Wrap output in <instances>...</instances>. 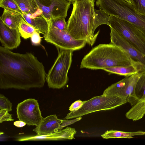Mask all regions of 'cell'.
Here are the masks:
<instances>
[{
  "instance_id": "obj_23",
  "label": "cell",
  "mask_w": 145,
  "mask_h": 145,
  "mask_svg": "<svg viewBox=\"0 0 145 145\" xmlns=\"http://www.w3.org/2000/svg\"><path fill=\"white\" fill-rule=\"evenodd\" d=\"M18 29L21 36L24 39L31 38L35 31L39 32L37 30L27 22L24 18L20 23Z\"/></svg>"
},
{
  "instance_id": "obj_29",
  "label": "cell",
  "mask_w": 145,
  "mask_h": 145,
  "mask_svg": "<svg viewBox=\"0 0 145 145\" xmlns=\"http://www.w3.org/2000/svg\"><path fill=\"white\" fill-rule=\"evenodd\" d=\"M40 33L38 31L35 32L31 37V43L33 45L39 46L40 45L41 39Z\"/></svg>"
},
{
  "instance_id": "obj_14",
  "label": "cell",
  "mask_w": 145,
  "mask_h": 145,
  "mask_svg": "<svg viewBox=\"0 0 145 145\" xmlns=\"http://www.w3.org/2000/svg\"><path fill=\"white\" fill-rule=\"evenodd\" d=\"M137 85L138 87L144 88L143 95L125 114L127 118L133 121L140 120L145 114V73L140 77Z\"/></svg>"
},
{
  "instance_id": "obj_30",
  "label": "cell",
  "mask_w": 145,
  "mask_h": 145,
  "mask_svg": "<svg viewBox=\"0 0 145 145\" xmlns=\"http://www.w3.org/2000/svg\"><path fill=\"white\" fill-rule=\"evenodd\" d=\"M85 102L86 101H82L80 100L76 101L71 105L69 110L71 111L74 112L80 108Z\"/></svg>"
},
{
  "instance_id": "obj_20",
  "label": "cell",
  "mask_w": 145,
  "mask_h": 145,
  "mask_svg": "<svg viewBox=\"0 0 145 145\" xmlns=\"http://www.w3.org/2000/svg\"><path fill=\"white\" fill-rule=\"evenodd\" d=\"M144 135L145 131H142L128 132L111 130L106 131L101 136L103 138L106 139L112 138H133L134 136Z\"/></svg>"
},
{
  "instance_id": "obj_2",
  "label": "cell",
  "mask_w": 145,
  "mask_h": 145,
  "mask_svg": "<svg viewBox=\"0 0 145 145\" xmlns=\"http://www.w3.org/2000/svg\"><path fill=\"white\" fill-rule=\"evenodd\" d=\"M131 65L137 69L139 73L145 72L144 66L133 61L124 50L110 42L93 48L82 59L80 68L103 70L106 67Z\"/></svg>"
},
{
  "instance_id": "obj_6",
  "label": "cell",
  "mask_w": 145,
  "mask_h": 145,
  "mask_svg": "<svg viewBox=\"0 0 145 145\" xmlns=\"http://www.w3.org/2000/svg\"><path fill=\"white\" fill-rule=\"evenodd\" d=\"M108 25L145 56V35L131 23L110 15Z\"/></svg>"
},
{
  "instance_id": "obj_32",
  "label": "cell",
  "mask_w": 145,
  "mask_h": 145,
  "mask_svg": "<svg viewBox=\"0 0 145 145\" xmlns=\"http://www.w3.org/2000/svg\"><path fill=\"white\" fill-rule=\"evenodd\" d=\"M13 124L16 127H23L26 125L25 122L20 120L15 121Z\"/></svg>"
},
{
  "instance_id": "obj_10",
  "label": "cell",
  "mask_w": 145,
  "mask_h": 145,
  "mask_svg": "<svg viewBox=\"0 0 145 145\" xmlns=\"http://www.w3.org/2000/svg\"><path fill=\"white\" fill-rule=\"evenodd\" d=\"M48 22L52 19L64 17L72 2L67 0H34Z\"/></svg>"
},
{
  "instance_id": "obj_27",
  "label": "cell",
  "mask_w": 145,
  "mask_h": 145,
  "mask_svg": "<svg viewBox=\"0 0 145 145\" xmlns=\"http://www.w3.org/2000/svg\"><path fill=\"white\" fill-rule=\"evenodd\" d=\"M12 103L8 98L1 94H0V110L6 109L8 112L12 110Z\"/></svg>"
},
{
  "instance_id": "obj_7",
  "label": "cell",
  "mask_w": 145,
  "mask_h": 145,
  "mask_svg": "<svg viewBox=\"0 0 145 145\" xmlns=\"http://www.w3.org/2000/svg\"><path fill=\"white\" fill-rule=\"evenodd\" d=\"M127 103L119 97L103 94L86 101L80 108L74 112L71 111L64 119L76 118L95 112L113 109Z\"/></svg>"
},
{
  "instance_id": "obj_25",
  "label": "cell",
  "mask_w": 145,
  "mask_h": 145,
  "mask_svg": "<svg viewBox=\"0 0 145 145\" xmlns=\"http://www.w3.org/2000/svg\"><path fill=\"white\" fill-rule=\"evenodd\" d=\"M48 24L61 30H67V24L65 18L61 17L52 19L48 22Z\"/></svg>"
},
{
  "instance_id": "obj_5",
  "label": "cell",
  "mask_w": 145,
  "mask_h": 145,
  "mask_svg": "<svg viewBox=\"0 0 145 145\" xmlns=\"http://www.w3.org/2000/svg\"><path fill=\"white\" fill-rule=\"evenodd\" d=\"M72 50L59 48L58 56L46 74V80L50 88L60 89L68 82V73L72 62Z\"/></svg>"
},
{
  "instance_id": "obj_22",
  "label": "cell",
  "mask_w": 145,
  "mask_h": 145,
  "mask_svg": "<svg viewBox=\"0 0 145 145\" xmlns=\"http://www.w3.org/2000/svg\"><path fill=\"white\" fill-rule=\"evenodd\" d=\"M110 15L104 10L99 9H95V17L93 29V32L94 33L96 28L102 24L108 25V21Z\"/></svg>"
},
{
  "instance_id": "obj_16",
  "label": "cell",
  "mask_w": 145,
  "mask_h": 145,
  "mask_svg": "<svg viewBox=\"0 0 145 145\" xmlns=\"http://www.w3.org/2000/svg\"><path fill=\"white\" fill-rule=\"evenodd\" d=\"M129 76L125 78L108 87L103 94L116 96L128 101V94L127 89Z\"/></svg>"
},
{
  "instance_id": "obj_12",
  "label": "cell",
  "mask_w": 145,
  "mask_h": 145,
  "mask_svg": "<svg viewBox=\"0 0 145 145\" xmlns=\"http://www.w3.org/2000/svg\"><path fill=\"white\" fill-rule=\"evenodd\" d=\"M20 36L18 28H9L0 19V40L3 47L9 50L17 48L21 42Z\"/></svg>"
},
{
  "instance_id": "obj_24",
  "label": "cell",
  "mask_w": 145,
  "mask_h": 145,
  "mask_svg": "<svg viewBox=\"0 0 145 145\" xmlns=\"http://www.w3.org/2000/svg\"><path fill=\"white\" fill-rule=\"evenodd\" d=\"M0 7L4 9L23 14L18 5L14 0H0Z\"/></svg>"
},
{
  "instance_id": "obj_9",
  "label": "cell",
  "mask_w": 145,
  "mask_h": 145,
  "mask_svg": "<svg viewBox=\"0 0 145 145\" xmlns=\"http://www.w3.org/2000/svg\"><path fill=\"white\" fill-rule=\"evenodd\" d=\"M16 112L19 120L28 126H37L43 118L37 100L34 99H27L18 103Z\"/></svg>"
},
{
  "instance_id": "obj_34",
  "label": "cell",
  "mask_w": 145,
  "mask_h": 145,
  "mask_svg": "<svg viewBox=\"0 0 145 145\" xmlns=\"http://www.w3.org/2000/svg\"><path fill=\"white\" fill-rule=\"evenodd\" d=\"M124 0L125 1L127 2H128L131 4H132L131 1V0Z\"/></svg>"
},
{
  "instance_id": "obj_26",
  "label": "cell",
  "mask_w": 145,
  "mask_h": 145,
  "mask_svg": "<svg viewBox=\"0 0 145 145\" xmlns=\"http://www.w3.org/2000/svg\"><path fill=\"white\" fill-rule=\"evenodd\" d=\"M132 4L138 13L145 15V0H131Z\"/></svg>"
},
{
  "instance_id": "obj_21",
  "label": "cell",
  "mask_w": 145,
  "mask_h": 145,
  "mask_svg": "<svg viewBox=\"0 0 145 145\" xmlns=\"http://www.w3.org/2000/svg\"><path fill=\"white\" fill-rule=\"evenodd\" d=\"M103 70L109 73L126 76H131L137 72V69L133 65L116 66L106 67Z\"/></svg>"
},
{
  "instance_id": "obj_8",
  "label": "cell",
  "mask_w": 145,
  "mask_h": 145,
  "mask_svg": "<svg viewBox=\"0 0 145 145\" xmlns=\"http://www.w3.org/2000/svg\"><path fill=\"white\" fill-rule=\"evenodd\" d=\"M43 37L46 42L54 45L57 48L73 51L80 49L87 43L85 40L74 39L67 30H61L49 24L48 32Z\"/></svg>"
},
{
  "instance_id": "obj_4",
  "label": "cell",
  "mask_w": 145,
  "mask_h": 145,
  "mask_svg": "<svg viewBox=\"0 0 145 145\" xmlns=\"http://www.w3.org/2000/svg\"><path fill=\"white\" fill-rule=\"evenodd\" d=\"M96 5L110 15L134 25L145 35V15L138 12L132 4L124 0H97Z\"/></svg>"
},
{
  "instance_id": "obj_13",
  "label": "cell",
  "mask_w": 145,
  "mask_h": 145,
  "mask_svg": "<svg viewBox=\"0 0 145 145\" xmlns=\"http://www.w3.org/2000/svg\"><path fill=\"white\" fill-rule=\"evenodd\" d=\"M73 137V133L71 128L67 127L65 129L49 135H36L21 136L16 138V140L22 141L33 140H71Z\"/></svg>"
},
{
  "instance_id": "obj_3",
  "label": "cell",
  "mask_w": 145,
  "mask_h": 145,
  "mask_svg": "<svg viewBox=\"0 0 145 145\" xmlns=\"http://www.w3.org/2000/svg\"><path fill=\"white\" fill-rule=\"evenodd\" d=\"M94 0H76L72 2L73 8L67 22V31L75 39L85 40L93 46L100 32L93 29L95 17Z\"/></svg>"
},
{
  "instance_id": "obj_35",
  "label": "cell",
  "mask_w": 145,
  "mask_h": 145,
  "mask_svg": "<svg viewBox=\"0 0 145 145\" xmlns=\"http://www.w3.org/2000/svg\"><path fill=\"white\" fill-rule=\"evenodd\" d=\"M68 0L69 1H70L71 2H73V1H75L76 0Z\"/></svg>"
},
{
  "instance_id": "obj_31",
  "label": "cell",
  "mask_w": 145,
  "mask_h": 145,
  "mask_svg": "<svg viewBox=\"0 0 145 145\" xmlns=\"http://www.w3.org/2000/svg\"><path fill=\"white\" fill-rule=\"evenodd\" d=\"M82 118L81 116H80L71 120H62V123L59 128V130L62 129L65 127L71 125L78 121H80Z\"/></svg>"
},
{
  "instance_id": "obj_1",
  "label": "cell",
  "mask_w": 145,
  "mask_h": 145,
  "mask_svg": "<svg viewBox=\"0 0 145 145\" xmlns=\"http://www.w3.org/2000/svg\"><path fill=\"white\" fill-rule=\"evenodd\" d=\"M44 66L30 52H13L0 47V88L28 90L44 86Z\"/></svg>"
},
{
  "instance_id": "obj_28",
  "label": "cell",
  "mask_w": 145,
  "mask_h": 145,
  "mask_svg": "<svg viewBox=\"0 0 145 145\" xmlns=\"http://www.w3.org/2000/svg\"><path fill=\"white\" fill-rule=\"evenodd\" d=\"M8 111L6 109L0 110V123L4 121H13L12 115L8 113Z\"/></svg>"
},
{
  "instance_id": "obj_19",
  "label": "cell",
  "mask_w": 145,
  "mask_h": 145,
  "mask_svg": "<svg viewBox=\"0 0 145 145\" xmlns=\"http://www.w3.org/2000/svg\"><path fill=\"white\" fill-rule=\"evenodd\" d=\"M25 20L37 30L40 33L46 34L49 29V24L47 20L42 15L32 17L23 14Z\"/></svg>"
},
{
  "instance_id": "obj_33",
  "label": "cell",
  "mask_w": 145,
  "mask_h": 145,
  "mask_svg": "<svg viewBox=\"0 0 145 145\" xmlns=\"http://www.w3.org/2000/svg\"><path fill=\"white\" fill-rule=\"evenodd\" d=\"M4 133L3 132L1 131L0 132L1 141H5V140L7 139V137L4 135Z\"/></svg>"
},
{
  "instance_id": "obj_15",
  "label": "cell",
  "mask_w": 145,
  "mask_h": 145,
  "mask_svg": "<svg viewBox=\"0 0 145 145\" xmlns=\"http://www.w3.org/2000/svg\"><path fill=\"white\" fill-rule=\"evenodd\" d=\"M62 120L58 118L55 114L43 118L40 123L33 130L37 135H49L59 131Z\"/></svg>"
},
{
  "instance_id": "obj_17",
  "label": "cell",
  "mask_w": 145,
  "mask_h": 145,
  "mask_svg": "<svg viewBox=\"0 0 145 145\" xmlns=\"http://www.w3.org/2000/svg\"><path fill=\"white\" fill-rule=\"evenodd\" d=\"M23 15L18 12L4 9L0 17L3 23L9 28H18L22 19Z\"/></svg>"
},
{
  "instance_id": "obj_18",
  "label": "cell",
  "mask_w": 145,
  "mask_h": 145,
  "mask_svg": "<svg viewBox=\"0 0 145 145\" xmlns=\"http://www.w3.org/2000/svg\"><path fill=\"white\" fill-rule=\"evenodd\" d=\"M23 14L32 17L42 15V11L34 0H14Z\"/></svg>"
},
{
  "instance_id": "obj_11",
  "label": "cell",
  "mask_w": 145,
  "mask_h": 145,
  "mask_svg": "<svg viewBox=\"0 0 145 145\" xmlns=\"http://www.w3.org/2000/svg\"><path fill=\"white\" fill-rule=\"evenodd\" d=\"M110 42L124 50L133 61L143 65L145 67V56L139 51L122 36L111 28H110Z\"/></svg>"
}]
</instances>
